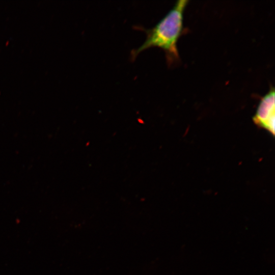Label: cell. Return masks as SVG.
I'll list each match as a JSON object with an SVG mask.
<instances>
[{
  "mask_svg": "<svg viewBox=\"0 0 275 275\" xmlns=\"http://www.w3.org/2000/svg\"><path fill=\"white\" fill-rule=\"evenodd\" d=\"M188 3V0L177 1L167 14L152 28L135 26L138 30L145 32L146 38L141 45L131 50V61H134L142 51L154 47L164 51L169 65L179 60L177 42L183 30L184 12Z\"/></svg>",
  "mask_w": 275,
  "mask_h": 275,
  "instance_id": "cell-1",
  "label": "cell"
},
{
  "mask_svg": "<svg viewBox=\"0 0 275 275\" xmlns=\"http://www.w3.org/2000/svg\"><path fill=\"white\" fill-rule=\"evenodd\" d=\"M274 89L272 87L261 98L253 118L257 126L267 130L272 135L274 134Z\"/></svg>",
  "mask_w": 275,
  "mask_h": 275,
  "instance_id": "cell-2",
  "label": "cell"
}]
</instances>
